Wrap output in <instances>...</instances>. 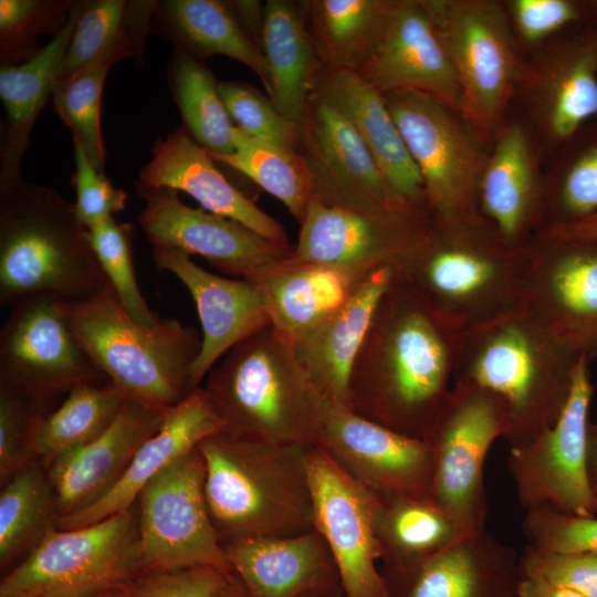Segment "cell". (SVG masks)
<instances>
[{
	"label": "cell",
	"instance_id": "42",
	"mask_svg": "<svg viewBox=\"0 0 597 597\" xmlns=\"http://www.w3.org/2000/svg\"><path fill=\"white\" fill-rule=\"evenodd\" d=\"M233 153L212 157L240 171L281 201L301 224L313 200L311 174L292 149L258 138L239 127L233 130Z\"/></svg>",
	"mask_w": 597,
	"mask_h": 597
},
{
	"label": "cell",
	"instance_id": "23",
	"mask_svg": "<svg viewBox=\"0 0 597 597\" xmlns=\"http://www.w3.org/2000/svg\"><path fill=\"white\" fill-rule=\"evenodd\" d=\"M380 572L388 597H517L524 576L516 552L486 530Z\"/></svg>",
	"mask_w": 597,
	"mask_h": 597
},
{
	"label": "cell",
	"instance_id": "16",
	"mask_svg": "<svg viewBox=\"0 0 597 597\" xmlns=\"http://www.w3.org/2000/svg\"><path fill=\"white\" fill-rule=\"evenodd\" d=\"M296 153L311 174L313 199L323 205L360 211L418 209L391 188L346 116L313 94Z\"/></svg>",
	"mask_w": 597,
	"mask_h": 597
},
{
	"label": "cell",
	"instance_id": "35",
	"mask_svg": "<svg viewBox=\"0 0 597 597\" xmlns=\"http://www.w3.org/2000/svg\"><path fill=\"white\" fill-rule=\"evenodd\" d=\"M157 29L176 50L198 60L214 54L242 63L270 92L268 65L260 45L245 30L229 2L218 0L157 1L153 17Z\"/></svg>",
	"mask_w": 597,
	"mask_h": 597
},
{
	"label": "cell",
	"instance_id": "55",
	"mask_svg": "<svg viewBox=\"0 0 597 597\" xmlns=\"http://www.w3.org/2000/svg\"><path fill=\"white\" fill-rule=\"evenodd\" d=\"M517 597H585L574 590L523 576Z\"/></svg>",
	"mask_w": 597,
	"mask_h": 597
},
{
	"label": "cell",
	"instance_id": "26",
	"mask_svg": "<svg viewBox=\"0 0 597 597\" xmlns=\"http://www.w3.org/2000/svg\"><path fill=\"white\" fill-rule=\"evenodd\" d=\"M479 186V212L513 244L528 247L546 227V187L532 138L520 123L499 128Z\"/></svg>",
	"mask_w": 597,
	"mask_h": 597
},
{
	"label": "cell",
	"instance_id": "1",
	"mask_svg": "<svg viewBox=\"0 0 597 597\" xmlns=\"http://www.w3.org/2000/svg\"><path fill=\"white\" fill-rule=\"evenodd\" d=\"M459 334L392 272L352 367L348 407L425 440L452 387Z\"/></svg>",
	"mask_w": 597,
	"mask_h": 597
},
{
	"label": "cell",
	"instance_id": "22",
	"mask_svg": "<svg viewBox=\"0 0 597 597\" xmlns=\"http://www.w3.org/2000/svg\"><path fill=\"white\" fill-rule=\"evenodd\" d=\"M541 130L552 144L570 142L597 116V22L590 18L565 31L520 85Z\"/></svg>",
	"mask_w": 597,
	"mask_h": 597
},
{
	"label": "cell",
	"instance_id": "36",
	"mask_svg": "<svg viewBox=\"0 0 597 597\" xmlns=\"http://www.w3.org/2000/svg\"><path fill=\"white\" fill-rule=\"evenodd\" d=\"M261 49L270 100L284 117L300 125L322 65L297 2H265Z\"/></svg>",
	"mask_w": 597,
	"mask_h": 597
},
{
	"label": "cell",
	"instance_id": "6",
	"mask_svg": "<svg viewBox=\"0 0 597 597\" xmlns=\"http://www.w3.org/2000/svg\"><path fill=\"white\" fill-rule=\"evenodd\" d=\"M107 284L74 203L22 181L0 193V306L33 296L87 300Z\"/></svg>",
	"mask_w": 597,
	"mask_h": 597
},
{
	"label": "cell",
	"instance_id": "49",
	"mask_svg": "<svg viewBox=\"0 0 597 597\" xmlns=\"http://www.w3.org/2000/svg\"><path fill=\"white\" fill-rule=\"evenodd\" d=\"M522 531L527 545L558 553H597V516L559 513L548 506L526 510Z\"/></svg>",
	"mask_w": 597,
	"mask_h": 597
},
{
	"label": "cell",
	"instance_id": "34",
	"mask_svg": "<svg viewBox=\"0 0 597 597\" xmlns=\"http://www.w3.org/2000/svg\"><path fill=\"white\" fill-rule=\"evenodd\" d=\"M157 1H85L60 63L55 82L69 81L124 59H143Z\"/></svg>",
	"mask_w": 597,
	"mask_h": 597
},
{
	"label": "cell",
	"instance_id": "53",
	"mask_svg": "<svg viewBox=\"0 0 597 597\" xmlns=\"http://www.w3.org/2000/svg\"><path fill=\"white\" fill-rule=\"evenodd\" d=\"M231 579L211 567L146 572L123 597H214Z\"/></svg>",
	"mask_w": 597,
	"mask_h": 597
},
{
	"label": "cell",
	"instance_id": "60",
	"mask_svg": "<svg viewBox=\"0 0 597 597\" xmlns=\"http://www.w3.org/2000/svg\"><path fill=\"white\" fill-rule=\"evenodd\" d=\"M300 597H321L320 595L315 594V593H307V594H304Z\"/></svg>",
	"mask_w": 597,
	"mask_h": 597
},
{
	"label": "cell",
	"instance_id": "17",
	"mask_svg": "<svg viewBox=\"0 0 597 597\" xmlns=\"http://www.w3.org/2000/svg\"><path fill=\"white\" fill-rule=\"evenodd\" d=\"M429 213L415 209L352 210L312 200L292 261L375 270L398 264L426 235Z\"/></svg>",
	"mask_w": 597,
	"mask_h": 597
},
{
	"label": "cell",
	"instance_id": "57",
	"mask_svg": "<svg viewBox=\"0 0 597 597\" xmlns=\"http://www.w3.org/2000/svg\"><path fill=\"white\" fill-rule=\"evenodd\" d=\"M214 597H248V594L240 579L234 576Z\"/></svg>",
	"mask_w": 597,
	"mask_h": 597
},
{
	"label": "cell",
	"instance_id": "3",
	"mask_svg": "<svg viewBox=\"0 0 597 597\" xmlns=\"http://www.w3.org/2000/svg\"><path fill=\"white\" fill-rule=\"evenodd\" d=\"M530 245L503 238L482 216L439 223L392 268L394 276L458 332L522 306Z\"/></svg>",
	"mask_w": 597,
	"mask_h": 597
},
{
	"label": "cell",
	"instance_id": "40",
	"mask_svg": "<svg viewBox=\"0 0 597 597\" xmlns=\"http://www.w3.org/2000/svg\"><path fill=\"white\" fill-rule=\"evenodd\" d=\"M126 397L114 384L75 386L36 425L32 450L45 467L55 458L101 436L113 422Z\"/></svg>",
	"mask_w": 597,
	"mask_h": 597
},
{
	"label": "cell",
	"instance_id": "54",
	"mask_svg": "<svg viewBox=\"0 0 597 597\" xmlns=\"http://www.w3.org/2000/svg\"><path fill=\"white\" fill-rule=\"evenodd\" d=\"M541 233L556 239L597 241V212L576 221L551 224Z\"/></svg>",
	"mask_w": 597,
	"mask_h": 597
},
{
	"label": "cell",
	"instance_id": "7",
	"mask_svg": "<svg viewBox=\"0 0 597 597\" xmlns=\"http://www.w3.org/2000/svg\"><path fill=\"white\" fill-rule=\"evenodd\" d=\"M73 335L125 397L170 409L191 391V368L201 348L198 332L175 318L146 327L126 313L107 284L94 296L61 301Z\"/></svg>",
	"mask_w": 597,
	"mask_h": 597
},
{
	"label": "cell",
	"instance_id": "33",
	"mask_svg": "<svg viewBox=\"0 0 597 597\" xmlns=\"http://www.w3.org/2000/svg\"><path fill=\"white\" fill-rule=\"evenodd\" d=\"M85 1H76L65 25L30 60L0 69V98L6 113L1 142L0 193L22 182L21 166L33 124L50 95Z\"/></svg>",
	"mask_w": 597,
	"mask_h": 597
},
{
	"label": "cell",
	"instance_id": "50",
	"mask_svg": "<svg viewBox=\"0 0 597 597\" xmlns=\"http://www.w3.org/2000/svg\"><path fill=\"white\" fill-rule=\"evenodd\" d=\"M505 7L512 29L527 46L591 18L589 2L574 0H513Z\"/></svg>",
	"mask_w": 597,
	"mask_h": 597
},
{
	"label": "cell",
	"instance_id": "8",
	"mask_svg": "<svg viewBox=\"0 0 597 597\" xmlns=\"http://www.w3.org/2000/svg\"><path fill=\"white\" fill-rule=\"evenodd\" d=\"M145 573L136 503L100 522L54 528L0 582V597H97Z\"/></svg>",
	"mask_w": 597,
	"mask_h": 597
},
{
	"label": "cell",
	"instance_id": "19",
	"mask_svg": "<svg viewBox=\"0 0 597 597\" xmlns=\"http://www.w3.org/2000/svg\"><path fill=\"white\" fill-rule=\"evenodd\" d=\"M138 223L153 248L200 255L217 271L249 279L261 268L291 256L294 247L273 242L242 223L185 205L171 189L145 188Z\"/></svg>",
	"mask_w": 597,
	"mask_h": 597
},
{
	"label": "cell",
	"instance_id": "44",
	"mask_svg": "<svg viewBox=\"0 0 597 597\" xmlns=\"http://www.w3.org/2000/svg\"><path fill=\"white\" fill-rule=\"evenodd\" d=\"M108 66L86 71L69 81L54 83L56 113L73 133L94 166L104 172L105 149L101 132V101Z\"/></svg>",
	"mask_w": 597,
	"mask_h": 597
},
{
	"label": "cell",
	"instance_id": "20",
	"mask_svg": "<svg viewBox=\"0 0 597 597\" xmlns=\"http://www.w3.org/2000/svg\"><path fill=\"white\" fill-rule=\"evenodd\" d=\"M316 446L377 494L430 499L433 464L426 440L391 430L329 401Z\"/></svg>",
	"mask_w": 597,
	"mask_h": 597
},
{
	"label": "cell",
	"instance_id": "14",
	"mask_svg": "<svg viewBox=\"0 0 597 597\" xmlns=\"http://www.w3.org/2000/svg\"><path fill=\"white\" fill-rule=\"evenodd\" d=\"M61 301L33 295L9 307L0 331V387L54 400L106 377L73 335Z\"/></svg>",
	"mask_w": 597,
	"mask_h": 597
},
{
	"label": "cell",
	"instance_id": "12",
	"mask_svg": "<svg viewBox=\"0 0 597 597\" xmlns=\"http://www.w3.org/2000/svg\"><path fill=\"white\" fill-rule=\"evenodd\" d=\"M205 479L197 447L140 491L136 506L145 573L211 567L235 576L210 519Z\"/></svg>",
	"mask_w": 597,
	"mask_h": 597
},
{
	"label": "cell",
	"instance_id": "58",
	"mask_svg": "<svg viewBox=\"0 0 597 597\" xmlns=\"http://www.w3.org/2000/svg\"><path fill=\"white\" fill-rule=\"evenodd\" d=\"M126 593V589L123 590H115L107 594L100 595L97 597H123Z\"/></svg>",
	"mask_w": 597,
	"mask_h": 597
},
{
	"label": "cell",
	"instance_id": "51",
	"mask_svg": "<svg viewBox=\"0 0 597 597\" xmlns=\"http://www.w3.org/2000/svg\"><path fill=\"white\" fill-rule=\"evenodd\" d=\"M520 564L525 577L597 597V553H558L526 545Z\"/></svg>",
	"mask_w": 597,
	"mask_h": 597
},
{
	"label": "cell",
	"instance_id": "45",
	"mask_svg": "<svg viewBox=\"0 0 597 597\" xmlns=\"http://www.w3.org/2000/svg\"><path fill=\"white\" fill-rule=\"evenodd\" d=\"M76 1L1 0V66L15 65L33 57L41 49L36 38L56 34L67 22Z\"/></svg>",
	"mask_w": 597,
	"mask_h": 597
},
{
	"label": "cell",
	"instance_id": "47",
	"mask_svg": "<svg viewBox=\"0 0 597 597\" xmlns=\"http://www.w3.org/2000/svg\"><path fill=\"white\" fill-rule=\"evenodd\" d=\"M53 400L0 387V481L3 485L35 461L32 437Z\"/></svg>",
	"mask_w": 597,
	"mask_h": 597
},
{
	"label": "cell",
	"instance_id": "18",
	"mask_svg": "<svg viewBox=\"0 0 597 597\" xmlns=\"http://www.w3.org/2000/svg\"><path fill=\"white\" fill-rule=\"evenodd\" d=\"M522 306L587 358H597V241L540 233L530 244Z\"/></svg>",
	"mask_w": 597,
	"mask_h": 597
},
{
	"label": "cell",
	"instance_id": "9",
	"mask_svg": "<svg viewBox=\"0 0 597 597\" xmlns=\"http://www.w3.org/2000/svg\"><path fill=\"white\" fill-rule=\"evenodd\" d=\"M457 73L461 114L486 143L525 71L505 4L493 0H421Z\"/></svg>",
	"mask_w": 597,
	"mask_h": 597
},
{
	"label": "cell",
	"instance_id": "29",
	"mask_svg": "<svg viewBox=\"0 0 597 597\" xmlns=\"http://www.w3.org/2000/svg\"><path fill=\"white\" fill-rule=\"evenodd\" d=\"M220 431L223 422L200 386L167 410L158 430L140 446L115 486L85 510L60 519L57 528L86 526L128 510L151 479Z\"/></svg>",
	"mask_w": 597,
	"mask_h": 597
},
{
	"label": "cell",
	"instance_id": "30",
	"mask_svg": "<svg viewBox=\"0 0 597 597\" xmlns=\"http://www.w3.org/2000/svg\"><path fill=\"white\" fill-rule=\"evenodd\" d=\"M312 94L336 107L353 124L391 188L408 203L429 213L420 171L383 94L354 71L325 67L317 72Z\"/></svg>",
	"mask_w": 597,
	"mask_h": 597
},
{
	"label": "cell",
	"instance_id": "56",
	"mask_svg": "<svg viewBox=\"0 0 597 597\" xmlns=\"http://www.w3.org/2000/svg\"><path fill=\"white\" fill-rule=\"evenodd\" d=\"M588 475L591 491L597 504V425L588 427Z\"/></svg>",
	"mask_w": 597,
	"mask_h": 597
},
{
	"label": "cell",
	"instance_id": "10",
	"mask_svg": "<svg viewBox=\"0 0 597 597\" xmlns=\"http://www.w3.org/2000/svg\"><path fill=\"white\" fill-rule=\"evenodd\" d=\"M425 186L433 221L480 217L479 186L488 157L484 142L463 115L427 94H383Z\"/></svg>",
	"mask_w": 597,
	"mask_h": 597
},
{
	"label": "cell",
	"instance_id": "39",
	"mask_svg": "<svg viewBox=\"0 0 597 597\" xmlns=\"http://www.w3.org/2000/svg\"><path fill=\"white\" fill-rule=\"evenodd\" d=\"M60 520L46 467L33 461L2 485L0 492V566L20 563Z\"/></svg>",
	"mask_w": 597,
	"mask_h": 597
},
{
	"label": "cell",
	"instance_id": "43",
	"mask_svg": "<svg viewBox=\"0 0 597 597\" xmlns=\"http://www.w3.org/2000/svg\"><path fill=\"white\" fill-rule=\"evenodd\" d=\"M87 229L92 249L123 308L136 323L156 327L161 320L149 308L135 276L133 226L112 217Z\"/></svg>",
	"mask_w": 597,
	"mask_h": 597
},
{
	"label": "cell",
	"instance_id": "32",
	"mask_svg": "<svg viewBox=\"0 0 597 597\" xmlns=\"http://www.w3.org/2000/svg\"><path fill=\"white\" fill-rule=\"evenodd\" d=\"M391 280L392 266L374 270L344 304L292 343L314 383L333 402L348 407L353 364Z\"/></svg>",
	"mask_w": 597,
	"mask_h": 597
},
{
	"label": "cell",
	"instance_id": "38",
	"mask_svg": "<svg viewBox=\"0 0 597 597\" xmlns=\"http://www.w3.org/2000/svg\"><path fill=\"white\" fill-rule=\"evenodd\" d=\"M375 534L383 567H397L426 558L464 534L430 499L378 494Z\"/></svg>",
	"mask_w": 597,
	"mask_h": 597
},
{
	"label": "cell",
	"instance_id": "5",
	"mask_svg": "<svg viewBox=\"0 0 597 597\" xmlns=\"http://www.w3.org/2000/svg\"><path fill=\"white\" fill-rule=\"evenodd\" d=\"M203 388L224 432L279 444L315 446L331 401L272 325L233 346Z\"/></svg>",
	"mask_w": 597,
	"mask_h": 597
},
{
	"label": "cell",
	"instance_id": "4",
	"mask_svg": "<svg viewBox=\"0 0 597 597\" xmlns=\"http://www.w3.org/2000/svg\"><path fill=\"white\" fill-rule=\"evenodd\" d=\"M308 447L251 440L224 431L199 443L207 505L222 544L314 530Z\"/></svg>",
	"mask_w": 597,
	"mask_h": 597
},
{
	"label": "cell",
	"instance_id": "52",
	"mask_svg": "<svg viewBox=\"0 0 597 597\" xmlns=\"http://www.w3.org/2000/svg\"><path fill=\"white\" fill-rule=\"evenodd\" d=\"M74 143L75 189L74 209L78 220L86 227L114 217L126 207L127 193L112 185L98 170L84 148Z\"/></svg>",
	"mask_w": 597,
	"mask_h": 597
},
{
	"label": "cell",
	"instance_id": "15",
	"mask_svg": "<svg viewBox=\"0 0 597 597\" xmlns=\"http://www.w3.org/2000/svg\"><path fill=\"white\" fill-rule=\"evenodd\" d=\"M314 530L336 563L344 597H388L377 568L380 548L375 534L379 496L346 471L320 446L307 449Z\"/></svg>",
	"mask_w": 597,
	"mask_h": 597
},
{
	"label": "cell",
	"instance_id": "41",
	"mask_svg": "<svg viewBox=\"0 0 597 597\" xmlns=\"http://www.w3.org/2000/svg\"><path fill=\"white\" fill-rule=\"evenodd\" d=\"M168 80L182 127L190 137L212 157L232 154L235 125L210 70L200 60L176 50L168 66Z\"/></svg>",
	"mask_w": 597,
	"mask_h": 597
},
{
	"label": "cell",
	"instance_id": "24",
	"mask_svg": "<svg viewBox=\"0 0 597 597\" xmlns=\"http://www.w3.org/2000/svg\"><path fill=\"white\" fill-rule=\"evenodd\" d=\"M159 270L172 273L189 291L201 323V348L190 376L192 390L238 343L271 325L265 298L251 281L211 273L186 253L153 248Z\"/></svg>",
	"mask_w": 597,
	"mask_h": 597
},
{
	"label": "cell",
	"instance_id": "37",
	"mask_svg": "<svg viewBox=\"0 0 597 597\" xmlns=\"http://www.w3.org/2000/svg\"><path fill=\"white\" fill-rule=\"evenodd\" d=\"M394 0L300 1L322 67L357 72L378 40Z\"/></svg>",
	"mask_w": 597,
	"mask_h": 597
},
{
	"label": "cell",
	"instance_id": "46",
	"mask_svg": "<svg viewBox=\"0 0 597 597\" xmlns=\"http://www.w3.org/2000/svg\"><path fill=\"white\" fill-rule=\"evenodd\" d=\"M596 212L597 134L573 149L561 174L546 189V227L576 221Z\"/></svg>",
	"mask_w": 597,
	"mask_h": 597
},
{
	"label": "cell",
	"instance_id": "21",
	"mask_svg": "<svg viewBox=\"0 0 597 597\" xmlns=\"http://www.w3.org/2000/svg\"><path fill=\"white\" fill-rule=\"evenodd\" d=\"M356 73L381 94L420 92L461 113L457 73L421 0H394L378 40Z\"/></svg>",
	"mask_w": 597,
	"mask_h": 597
},
{
	"label": "cell",
	"instance_id": "59",
	"mask_svg": "<svg viewBox=\"0 0 597 597\" xmlns=\"http://www.w3.org/2000/svg\"><path fill=\"white\" fill-rule=\"evenodd\" d=\"M591 18L597 22V0L589 1Z\"/></svg>",
	"mask_w": 597,
	"mask_h": 597
},
{
	"label": "cell",
	"instance_id": "28",
	"mask_svg": "<svg viewBox=\"0 0 597 597\" xmlns=\"http://www.w3.org/2000/svg\"><path fill=\"white\" fill-rule=\"evenodd\" d=\"M248 597H343L334 557L321 534L240 538L222 544Z\"/></svg>",
	"mask_w": 597,
	"mask_h": 597
},
{
	"label": "cell",
	"instance_id": "31",
	"mask_svg": "<svg viewBox=\"0 0 597 597\" xmlns=\"http://www.w3.org/2000/svg\"><path fill=\"white\" fill-rule=\"evenodd\" d=\"M373 271L287 258L245 280L263 294L271 325L293 343L344 304Z\"/></svg>",
	"mask_w": 597,
	"mask_h": 597
},
{
	"label": "cell",
	"instance_id": "13",
	"mask_svg": "<svg viewBox=\"0 0 597 597\" xmlns=\"http://www.w3.org/2000/svg\"><path fill=\"white\" fill-rule=\"evenodd\" d=\"M593 392L588 358L583 355L556 422L531 441L510 448L507 469L526 510L544 505L563 514L596 516L587 464Z\"/></svg>",
	"mask_w": 597,
	"mask_h": 597
},
{
	"label": "cell",
	"instance_id": "2",
	"mask_svg": "<svg viewBox=\"0 0 597 597\" xmlns=\"http://www.w3.org/2000/svg\"><path fill=\"white\" fill-rule=\"evenodd\" d=\"M582 356L520 306L460 332L452 380L502 401L507 413L504 439L515 448L556 422Z\"/></svg>",
	"mask_w": 597,
	"mask_h": 597
},
{
	"label": "cell",
	"instance_id": "11",
	"mask_svg": "<svg viewBox=\"0 0 597 597\" xmlns=\"http://www.w3.org/2000/svg\"><path fill=\"white\" fill-rule=\"evenodd\" d=\"M506 431L507 413L495 395L452 384L425 439L433 464L430 500L464 535L485 531L484 462L491 446Z\"/></svg>",
	"mask_w": 597,
	"mask_h": 597
},
{
	"label": "cell",
	"instance_id": "25",
	"mask_svg": "<svg viewBox=\"0 0 597 597\" xmlns=\"http://www.w3.org/2000/svg\"><path fill=\"white\" fill-rule=\"evenodd\" d=\"M167 410L126 399L101 436L46 465L60 519L85 510L115 486Z\"/></svg>",
	"mask_w": 597,
	"mask_h": 597
},
{
	"label": "cell",
	"instance_id": "48",
	"mask_svg": "<svg viewBox=\"0 0 597 597\" xmlns=\"http://www.w3.org/2000/svg\"><path fill=\"white\" fill-rule=\"evenodd\" d=\"M218 91L237 127L258 138L297 150L300 125L284 117L270 97L239 82H219Z\"/></svg>",
	"mask_w": 597,
	"mask_h": 597
},
{
	"label": "cell",
	"instance_id": "27",
	"mask_svg": "<svg viewBox=\"0 0 597 597\" xmlns=\"http://www.w3.org/2000/svg\"><path fill=\"white\" fill-rule=\"evenodd\" d=\"M136 184L182 191L206 211L238 221L273 242L292 245L282 224L232 185L184 127L156 139Z\"/></svg>",
	"mask_w": 597,
	"mask_h": 597
}]
</instances>
